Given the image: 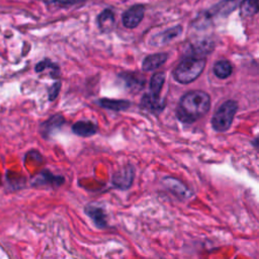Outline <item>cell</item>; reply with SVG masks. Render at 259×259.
<instances>
[{"label": "cell", "instance_id": "cell-1", "mask_svg": "<svg viewBox=\"0 0 259 259\" xmlns=\"http://www.w3.org/2000/svg\"><path fill=\"white\" fill-rule=\"evenodd\" d=\"M210 107V97L202 90L188 91L182 95L176 107V117L185 123H192L204 116Z\"/></svg>", "mask_w": 259, "mask_h": 259}, {"label": "cell", "instance_id": "cell-2", "mask_svg": "<svg viewBox=\"0 0 259 259\" xmlns=\"http://www.w3.org/2000/svg\"><path fill=\"white\" fill-rule=\"evenodd\" d=\"M205 67V60L202 58L188 57L183 59L174 69L173 77L181 84H188L196 80Z\"/></svg>", "mask_w": 259, "mask_h": 259}, {"label": "cell", "instance_id": "cell-3", "mask_svg": "<svg viewBox=\"0 0 259 259\" xmlns=\"http://www.w3.org/2000/svg\"><path fill=\"white\" fill-rule=\"evenodd\" d=\"M166 80L164 72L155 73L151 77L150 90L142 98V106L151 112H160L164 108V103L160 99V94Z\"/></svg>", "mask_w": 259, "mask_h": 259}, {"label": "cell", "instance_id": "cell-4", "mask_svg": "<svg viewBox=\"0 0 259 259\" xmlns=\"http://www.w3.org/2000/svg\"><path fill=\"white\" fill-rule=\"evenodd\" d=\"M237 109H238L237 101L233 99H229L223 102L220 105V107L214 111L211 117L212 128L219 133L227 132L233 123Z\"/></svg>", "mask_w": 259, "mask_h": 259}, {"label": "cell", "instance_id": "cell-5", "mask_svg": "<svg viewBox=\"0 0 259 259\" xmlns=\"http://www.w3.org/2000/svg\"><path fill=\"white\" fill-rule=\"evenodd\" d=\"M135 173H136V171H135L134 166L128 164L112 175L111 182L114 187L121 189V190H125V189L130 188L131 185L133 184V181L135 178Z\"/></svg>", "mask_w": 259, "mask_h": 259}, {"label": "cell", "instance_id": "cell-6", "mask_svg": "<svg viewBox=\"0 0 259 259\" xmlns=\"http://www.w3.org/2000/svg\"><path fill=\"white\" fill-rule=\"evenodd\" d=\"M65 121L66 120L62 114H60V113L54 114L39 125V132L44 138L48 139L52 135H54L57 131L61 130V127L63 126Z\"/></svg>", "mask_w": 259, "mask_h": 259}, {"label": "cell", "instance_id": "cell-7", "mask_svg": "<svg viewBox=\"0 0 259 259\" xmlns=\"http://www.w3.org/2000/svg\"><path fill=\"white\" fill-rule=\"evenodd\" d=\"M145 7L143 5H134L122 15V23L127 28L137 27L144 17Z\"/></svg>", "mask_w": 259, "mask_h": 259}, {"label": "cell", "instance_id": "cell-8", "mask_svg": "<svg viewBox=\"0 0 259 259\" xmlns=\"http://www.w3.org/2000/svg\"><path fill=\"white\" fill-rule=\"evenodd\" d=\"M65 179L63 176H58V175H54L53 173H51L48 170H45L40 173H38L36 176L33 177L31 183L33 186H60L64 183Z\"/></svg>", "mask_w": 259, "mask_h": 259}, {"label": "cell", "instance_id": "cell-9", "mask_svg": "<svg viewBox=\"0 0 259 259\" xmlns=\"http://www.w3.org/2000/svg\"><path fill=\"white\" fill-rule=\"evenodd\" d=\"M85 213L92 220L98 228H106L107 227V215L101 207L94 204H87L84 208Z\"/></svg>", "mask_w": 259, "mask_h": 259}, {"label": "cell", "instance_id": "cell-10", "mask_svg": "<svg viewBox=\"0 0 259 259\" xmlns=\"http://www.w3.org/2000/svg\"><path fill=\"white\" fill-rule=\"evenodd\" d=\"M168 59V55L166 53H157L153 55H149L146 57L142 64V69L146 72L155 71L160 68Z\"/></svg>", "mask_w": 259, "mask_h": 259}, {"label": "cell", "instance_id": "cell-11", "mask_svg": "<svg viewBox=\"0 0 259 259\" xmlns=\"http://www.w3.org/2000/svg\"><path fill=\"white\" fill-rule=\"evenodd\" d=\"M72 132L82 138H89L97 133V125L90 120H78L72 125Z\"/></svg>", "mask_w": 259, "mask_h": 259}, {"label": "cell", "instance_id": "cell-12", "mask_svg": "<svg viewBox=\"0 0 259 259\" xmlns=\"http://www.w3.org/2000/svg\"><path fill=\"white\" fill-rule=\"evenodd\" d=\"M96 103L106 109H110L113 111H122L126 110L131 106V101L124 99H109V98H100L96 101Z\"/></svg>", "mask_w": 259, "mask_h": 259}, {"label": "cell", "instance_id": "cell-13", "mask_svg": "<svg viewBox=\"0 0 259 259\" xmlns=\"http://www.w3.org/2000/svg\"><path fill=\"white\" fill-rule=\"evenodd\" d=\"M164 184L169 190H171L176 195L182 196L183 198H188L189 196H191V192L188 190V188L179 180L173 177H166L164 179Z\"/></svg>", "mask_w": 259, "mask_h": 259}, {"label": "cell", "instance_id": "cell-14", "mask_svg": "<svg viewBox=\"0 0 259 259\" xmlns=\"http://www.w3.org/2000/svg\"><path fill=\"white\" fill-rule=\"evenodd\" d=\"M182 31L181 26H175L173 28L167 29L166 31L157 34L153 37V44L155 46H164L166 44H168L169 41H171L172 39H174L175 37H177Z\"/></svg>", "mask_w": 259, "mask_h": 259}, {"label": "cell", "instance_id": "cell-15", "mask_svg": "<svg viewBox=\"0 0 259 259\" xmlns=\"http://www.w3.org/2000/svg\"><path fill=\"white\" fill-rule=\"evenodd\" d=\"M213 74L220 79H227L233 73V66L228 60H220L214 63Z\"/></svg>", "mask_w": 259, "mask_h": 259}, {"label": "cell", "instance_id": "cell-16", "mask_svg": "<svg viewBox=\"0 0 259 259\" xmlns=\"http://www.w3.org/2000/svg\"><path fill=\"white\" fill-rule=\"evenodd\" d=\"M114 15L110 10H104L98 16V26L103 32H108L113 28Z\"/></svg>", "mask_w": 259, "mask_h": 259}, {"label": "cell", "instance_id": "cell-17", "mask_svg": "<svg viewBox=\"0 0 259 259\" xmlns=\"http://www.w3.org/2000/svg\"><path fill=\"white\" fill-rule=\"evenodd\" d=\"M46 69H50L51 70V76L54 77V78H57L59 76V73H60V70H59V67L57 64L53 63L52 61L46 59V60H42L40 62H38L34 68L35 72L36 73H41L44 72Z\"/></svg>", "mask_w": 259, "mask_h": 259}, {"label": "cell", "instance_id": "cell-18", "mask_svg": "<svg viewBox=\"0 0 259 259\" xmlns=\"http://www.w3.org/2000/svg\"><path fill=\"white\" fill-rule=\"evenodd\" d=\"M258 11V0H244L241 4V12L242 15L252 16L256 14Z\"/></svg>", "mask_w": 259, "mask_h": 259}, {"label": "cell", "instance_id": "cell-19", "mask_svg": "<svg viewBox=\"0 0 259 259\" xmlns=\"http://www.w3.org/2000/svg\"><path fill=\"white\" fill-rule=\"evenodd\" d=\"M127 84L128 87L133 88V87H138V88H141L143 87L144 83H145V79L142 78L141 80H139V77L140 75L138 74H134V73H127V74H120L119 75Z\"/></svg>", "mask_w": 259, "mask_h": 259}, {"label": "cell", "instance_id": "cell-20", "mask_svg": "<svg viewBox=\"0 0 259 259\" xmlns=\"http://www.w3.org/2000/svg\"><path fill=\"white\" fill-rule=\"evenodd\" d=\"M60 89H61V82L60 81H57L55 82L48 90V95H49V99L51 101L55 100L60 92Z\"/></svg>", "mask_w": 259, "mask_h": 259}, {"label": "cell", "instance_id": "cell-21", "mask_svg": "<svg viewBox=\"0 0 259 259\" xmlns=\"http://www.w3.org/2000/svg\"><path fill=\"white\" fill-rule=\"evenodd\" d=\"M57 1L62 3V4H73V3H76V2H79V1H83V0H57Z\"/></svg>", "mask_w": 259, "mask_h": 259}]
</instances>
